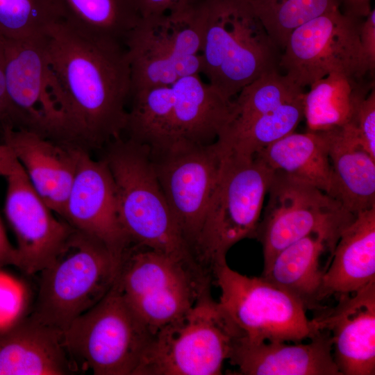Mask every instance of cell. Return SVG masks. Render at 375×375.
<instances>
[{
    "mask_svg": "<svg viewBox=\"0 0 375 375\" xmlns=\"http://www.w3.org/2000/svg\"><path fill=\"white\" fill-rule=\"evenodd\" d=\"M44 42L61 94V142L90 151L122 137L131 89L125 46L84 37L60 20Z\"/></svg>",
    "mask_w": 375,
    "mask_h": 375,
    "instance_id": "1",
    "label": "cell"
},
{
    "mask_svg": "<svg viewBox=\"0 0 375 375\" xmlns=\"http://www.w3.org/2000/svg\"><path fill=\"white\" fill-rule=\"evenodd\" d=\"M201 73L228 99L260 76L279 71L281 49L249 0H202Z\"/></svg>",
    "mask_w": 375,
    "mask_h": 375,
    "instance_id": "2",
    "label": "cell"
},
{
    "mask_svg": "<svg viewBox=\"0 0 375 375\" xmlns=\"http://www.w3.org/2000/svg\"><path fill=\"white\" fill-rule=\"evenodd\" d=\"M104 149L102 158L112 174L119 218L131 244L200 267L178 228L147 147L122 136Z\"/></svg>",
    "mask_w": 375,
    "mask_h": 375,
    "instance_id": "3",
    "label": "cell"
},
{
    "mask_svg": "<svg viewBox=\"0 0 375 375\" xmlns=\"http://www.w3.org/2000/svg\"><path fill=\"white\" fill-rule=\"evenodd\" d=\"M122 257L74 228L54 260L40 272L39 290L29 317L63 333L111 290Z\"/></svg>",
    "mask_w": 375,
    "mask_h": 375,
    "instance_id": "4",
    "label": "cell"
},
{
    "mask_svg": "<svg viewBox=\"0 0 375 375\" xmlns=\"http://www.w3.org/2000/svg\"><path fill=\"white\" fill-rule=\"evenodd\" d=\"M210 285L179 317L152 334L136 375H219L241 334Z\"/></svg>",
    "mask_w": 375,
    "mask_h": 375,
    "instance_id": "5",
    "label": "cell"
},
{
    "mask_svg": "<svg viewBox=\"0 0 375 375\" xmlns=\"http://www.w3.org/2000/svg\"><path fill=\"white\" fill-rule=\"evenodd\" d=\"M224 147L219 181L194 249L197 262L212 276L214 267L226 261L232 246L254 238L274 174L256 156L241 155Z\"/></svg>",
    "mask_w": 375,
    "mask_h": 375,
    "instance_id": "6",
    "label": "cell"
},
{
    "mask_svg": "<svg viewBox=\"0 0 375 375\" xmlns=\"http://www.w3.org/2000/svg\"><path fill=\"white\" fill-rule=\"evenodd\" d=\"M151 336L115 284L62 333L78 370L94 375H136Z\"/></svg>",
    "mask_w": 375,
    "mask_h": 375,
    "instance_id": "7",
    "label": "cell"
},
{
    "mask_svg": "<svg viewBox=\"0 0 375 375\" xmlns=\"http://www.w3.org/2000/svg\"><path fill=\"white\" fill-rule=\"evenodd\" d=\"M212 282L199 267L133 244L122 257L115 284L153 334L187 312Z\"/></svg>",
    "mask_w": 375,
    "mask_h": 375,
    "instance_id": "8",
    "label": "cell"
},
{
    "mask_svg": "<svg viewBox=\"0 0 375 375\" xmlns=\"http://www.w3.org/2000/svg\"><path fill=\"white\" fill-rule=\"evenodd\" d=\"M201 1L192 0L165 14L140 18L125 43L131 93L200 75Z\"/></svg>",
    "mask_w": 375,
    "mask_h": 375,
    "instance_id": "9",
    "label": "cell"
},
{
    "mask_svg": "<svg viewBox=\"0 0 375 375\" xmlns=\"http://www.w3.org/2000/svg\"><path fill=\"white\" fill-rule=\"evenodd\" d=\"M212 278L220 306L248 342L298 343L321 331L299 299L262 276L243 275L224 261L214 267Z\"/></svg>",
    "mask_w": 375,
    "mask_h": 375,
    "instance_id": "10",
    "label": "cell"
},
{
    "mask_svg": "<svg viewBox=\"0 0 375 375\" xmlns=\"http://www.w3.org/2000/svg\"><path fill=\"white\" fill-rule=\"evenodd\" d=\"M267 194L254 235L262 247L264 267L280 251L312 233L327 239L331 256L356 217L326 192L283 171L274 172Z\"/></svg>",
    "mask_w": 375,
    "mask_h": 375,
    "instance_id": "11",
    "label": "cell"
},
{
    "mask_svg": "<svg viewBox=\"0 0 375 375\" xmlns=\"http://www.w3.org/2000/svg\"><path fill=\"white\" fill-rule=\"evenodd\" d=\"M363 19L339 8L301 25L287 40L280 69L302 89L331 73L358 78L372 74L360 39Z\"/></svg>",
    "mask_w": 375,
    "mask_h": 375,
    "instance_id": "12",
    "label": "cell"
},
{
    "mask_svg": "<svg viewBox=\"0 0 375 375\" xmlns=\"http://www.w3.org/2000/svg\"><path fill=\"white\" fill-rule=\"evenodd\" d=\"M224 153V145L217 140L208 144L178 147L151 155L178 228L194 258Z\"/></svg>",
    "mask_w": 375,
    "mask_h": 375,
    "instance_id": "13",
    "label": "cell"
},
{
    "mask_svg": "<svg viewBox=\"0 0 375 375\" xmlns=\"http://www.w3.org/2000/svg\"><path fill=\"white\" fill-rule=\"evenodd\" d=\"M44 36L5 39V92L11 128L61 142L60 90L44 49Z\"/></svg>",
    "mask_w": 375,
    "mask_h": 375,
    "instance_id": "14",
    "label": "cell"
},
{
    "mask_svg": "<svg viewBox=\"0 0 375 375\" xmlns=\"http://www.w3.org/2000/svg\"><path fill=\"white\" fill-rule=\"evenodd\" d=\"M6 180L4 212L16 238L19 268L31 275L54 260L74 228L53 215L19 162Z\"/></svg>",
    "mask_w": 375,
    "mask_h": 375,
    "instance_id": "15",
    "label": "cell"
},
{
    "mask_svg": "<svg viewBox=\"0 0 375 375\" xmlns=\"http://www.w3.org/2000/svg\"><path fill=\"white\" fill-rule=\"evenodd\" d=\"M62 219L119 256L133 245L121 223L115 186L106 161L94 159L90 151L78 147Z\"/></svg>",
    "mask_w": 375,
    "mask_h": 375,
    "instance_id": "16",
    "label": "cell"
},
{
    "mask_svg": "<svg viewBox=\"0 0 375 375\" xmlns=\"http://www.w3.org/2000/svg\"><path fill=\"white\" fill-rule=\"evenodd\" d=\"M338 299L312 319L316 328L329 333L342 375H374L375 282Z\"/></svg>",
    "mask_w": 375,
    "mask_h": 375,
    "instance_id": "17",
    "label": "cell"
},
{
    "mask_svg": "<svg viewBox=\"0 0 375 375\" xmlns=\"http://www.w3.org/2000/svg\"><path fill=\"white\" fill-rule=\"evenodd\" d=\"M35 192L61 218L76 168L77 147L24 128H1Z\"/></svg>",
    "mask_w": 375,
    "mask_h": 375,
    "instance_id": "18",
    "label": "cell"
},
{
    "mask_svg": "<svg viewBox=\"0 0 375 375\" xmlns=\"http://www.w3.org/2000/svg\"><path fill=\"white\" fill-rule=\"evenodd\" d=\"M242 375H342L329 333L321 331L306 344L235 340L228 358Z\"/></svg>",
    "mask_w": 375,
    "mask_h": 375,
    "instance_id": "19",
    "label": "cell"
},
{
    "mask_svg": "<svg viewBox=\"0 0 375 375\" xmlns=\"http://www.w3.org/2000/svg\"><path fill=\"white\" fill-rule=\"evenodd\" d=\"M172 142L169 150L215 142L228 122L233 100L203 82L199 74L183 77L172 84Z\"/></svg>",
    "mask_w": 375,
    "mask_h": 375,
    "instance_id": "20",
    "label": "cell"
},
{
    "mask_svg": "<svg viewBox=\"0 0 375 375\" xmlns=\"http://www.w3.org/2000/svg\"><path fill=\"white\" fill-rule=\"evenodd\" d=\"M77 372L60 331L28 317L0 334V375H65Z\"/></svg>",
    "mask_w": 375,
    "mask_h": 375,
    "instance_id": "21",
    "label": "cell"
},
{
    "mask_svg": "<svg viewBox=\"0 0 375 375\" xmlns=\"http://www.w3.org/2000/svg\"><path fill=\"white\" fill-rule=\"evenodd\" d=\"M322 131L332 168L333 198L354 215L375 208V158L360 144L353 126Z\"/></svg>",
    "mask_w": 375,
    "mask_h": 375,
    "instance_id": "22",
    "label": "cell"
},
{
    "mask_svg": "<svg viewBox=\"0 0 375 375\" xmlns=\"http://www.w3.org/2000/svg\"><path fill=\"white\" fill-rule=\"evenodd\" d=\"M322 281V300L375 282V208L357 214L342 232Z\"/></svg>",
    "mask_w": 375,
    "mask_h": 375,
    "instance_id": "23",
    "label": "cell"
},
{
    "mask_svg": "<svg viewBox=\"0 0 375 375\" xmlns=\"http://www.w3.org/2000/svg\"><path fill=\"white\" fill-rule=\"evenodd\" d=\"M330 247L321 234L309 235L280 251L263 267L262 277L299 299L306 309L317 308L325 269L320 257Z\"/></svg>",
    "mask_w": 375,
    "mask_h": 375,
    "instance_id": "24",
    "label": "cell"
},
{
    "mask_svg": "<svg viewBox=\"0 0 375 375\" xmlns=\"http://www.w3.org/2000/svg\"><path fill=\"white\" fill-rule=\"evenodd\" d=\"M255 156L274 172L283 171L332 197L333 172L323 131L293 132Z\"/></svg>",
    "mask_w": 375,
    "mask_h": 375,
    "instance_id": "25",
    "label": "cell"
},
{
    "mask_svg": "<svg viewBox=\"0 0 375 375\" xmlns=\"http://www.w3.org/2000/svg\"><path fill=\"white\" fill-rule=\"evenodd\" d=\"M310 87L303 94V117L308 131H322L349 124L360 102L374 87V81L331 73Z\"/></svg>",
    "mask_w": 375,
    "mask_h": 375,
    "instance_id": "26",
    "label": "cell"
},
{
    "mask_svg": "<svg viewBox=\"0 0 375 375\" xmlns=\"http://www.w3.org/2000/svg\"><path fill=\"white\" fill-rule=\"evenodd\" d=\"M60 21L84 37L125 46L141 17L133 0H54Z\"/></svg>",
    "mask_w": 375,
    "mask_h": 375,
    "instance_id": "27",
    "label": "cell"
},
{
    "mask_svg": "<svg viewBox=\"0 0 375 375\" xmlns=\"http://www.w3.org/2000/svg\"><path fill=\"white\" fill-rule=\"evenodd\" d=\"M124 132L127 138L144 145L151 155L167 151L172 141V85L133 92Z\"/></svg>",
    "mask_w": 375,
    "mask_h": 375,
    "instance_id": "28",
    "label": "cell"
},
{
    "mask_svg": "<svg viewBox=\"0 0 375 375\" xmlns=\"http://www.w3.org/2000/svg\"><path fill=\"white\" fill-rule=\"evenodd\" d=\"M303 92L302 88L280 71L260 76L237 94V98L233 101L228 121L219 137L238 130L255 118L299 97Z\"/></svg>",
    "mask_w": 375,
    "mask_h": 375,
    "instance_id": "29",
    "label": "cell"
},
{
    "mask_svg": "<svg viewBox=\"0 0 375 375\" xmlns=\"http://www.w3.org/2000/svg\"><path fill=\"white\" fill-rule=\"evenodd\" d=\"M303 94L255 118L238 130L219 136L217 140L239 154L255 155L294 131L303 118Z\"/></svg>",
    "mask_w": 375,
    "mask_h": 375,
    "instance_id": "30",
    "label": "cell"
},
{
    "mask_svg": "<svg viewBox=\"0 0 375 375\" xmlns=\"http://www.w3.org/2000/svg\"><path fill=\"white\" fill-rule=\"evenodd\" d=\"M274 43L283 51L298 27L332 10L342 0H249Z\"/></svg>",
    "mask_w": 375,
    "mask_h": 375,
    "instance_id": "31",
    "label": "cell"
},
{
    "mask_svg": "<svg viewBox=\"0 0 375 375\" xmlns=\"http://www.w3.org/2000/svg\"><path fill=\"white\" fill-rule=\"evenodd\" d=\"M60 19L54 0H0V35L6 40L43 37Z\"/></svg>",
    "mask_w": 375,
    "mask_h": 375,
    "instance_id": "32",
    "label": "cell"
},
{
    "mask_svg": "<svg viewBox=\"0 0 375 375\" xmlns=\"http://www.w3.org/2000/svg\"><path fill=\"white\" fill-rule=\"evenodd\" d=\"M0 267V334L24 318L28 293L24 284Z\"/></svg>",
    "mask_w": 375,
    "mask_h": 375,
    "instance_id": "33",
    "label": "cell"
},
{
    "mask_svg": "<svg viewBox=\"0 0 375 375\" xmlns=\"http://www.w3.org/2000/svg\"><path fill=\"white\" fill-rule=\"evenodd\" d=\"M362 147L375 158V88L358 104L349 123Z\"/></svg>",
    "mask_w": 375,
    "mask_h": 375,
    "instance_id": "34",
    "label": "cell"
},
{
    "mask_svg": "<svg viewBox=\"0 0 375 375\" xmlns=\"http://www.w3.org/2000/svg\"><path fill=\"white\" fill-rule=\"evenodd\" d=\"M361 45L371 70L375 69V10L362 20L360 29Z\"/></svg>",
    "mask_w": 375,
    "mask_h": 375,
    "instance_id": "35",
    "label": "cell"
},
{
    "mask_svg": "<svg viewBox=\"0 0 375 375\" xmlns=\"http://www.w3.org/2000/svg\"><path fill=\"white\" fill-rule=\"evenodd\" d=\"M192 0H133L141 18L158 16Z\"/></svg>",
    "mask_w": 375,
    "mask_h": 375,
    "instance_id": "36",
    "label": "cell"
},
{
    "mask_svg": "<svg viewBox=\"0 0 375 375\" xmlns=\"http://www.w3.org/2000/svg\"><path fill=\"white\" fill-rule=\"evenodd\" d=\"M0 126L11 127L9 105L5 92V39L0 35Z\"/></svg>",
    "mask_w": 375,
    "mask_h": 375,
    "instance_id": "37",
    "label": "cell"
},
{
    "mask_svg": "<svg viewBox=\"0 0 375 375\" xmlns=\"http://www.w3.org/2000/svg\"><path fill=\"white\" fill-rule=\"evenodd\" d=\"M14 265L19 267L16 247L10 242L0 217V267Z\"/></svg>",
    "mask_w": 375,
    "mask_h": 375,
    "instance_id": "38",
    "label": "cell"
},
{
    "mask_svg": "<svg viewBox=\"0 0 375 375\" xmlns=\"http://www.w3.org/2000/svg\"><path fill=\"white\" fill-rule=\"evenodd\" d=\"M371 1L372 0H342V12L354 18L365 19L372 10Z\"/></svg>",
    "mask_w": 375,
    "mask_h": 375,
    "instance_id": "39",
    "label": "cell"
},
{
    "mask_svg": "<svg viewBox=\"0 0 375 375\" xmlns=\"http://www.w3.org/2000/svg\"><path fill=\"white\" fill-rule=\"evenodd\" d=\"M18 161L10 148L4 144L0 143V177L6 178L9 176Z\"/></svg>",
    "mask_w": 375,
    "mask_h": 375,
    "instance_id": "40",
    "label": "cell"
}]
</instances>
